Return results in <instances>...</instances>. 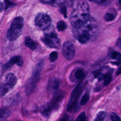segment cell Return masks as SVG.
Here are the masks:
<instances>
[{
    "label": "cell",
    "instance_id": "cell-30",
    "mask_svg": "<svg viewBox=\"0 0 121 121\" xmlns=\"http://www.w3.org/2000/svg\"><path fill=\"white\" fill-rule=\"evenodd\" d=\"M4 2L5 4V9H7L11 5H13V3H12L9 0H4Z\"/></svg>",
    "mask_w": 121,
    "mask_h": 121
},
{
    "label": "cell",
    "instance_id": "cell-31",
    "mask_svg": "<svg viewBox=\"0 0 121 121\" xmlns=\"http://www.w3.org/2000/svg\"><path fill=\"white\" fill-rule=\"evenodd\" d=\"M69 121V116L67 114H65L63 118L60 121Z\"/></svg>",
    "mask_w": 121,
    "mask_h": 121
},
{
    "label": "cell",
    "instance_id": "cell-27",
    "mask_svg": "<svg viewBox=\"0 0 121 121\" xmlns=\"http://www.w3.org/2000/svg\"><path fill=\"white\" fill-rule=\"evenodd\" d=\"M58 58V53L56 52H53L50 54V60L51 61H54Z\"/></svg>",
    "mask_w": 121,
    "mask_h": 121
},
{
    "label": "cell",
    "instance_id": "cell-15",
    "mask_svg": "<svg viewBox=\"0 0 121 121\" xmlns=\"http://www.w3.org/2000/svg\"><path fill=\"white\" fill-rule=\"evenodd\" d=\"M11 114V111L6 108L0 109V121H5Z\"/></svg>",
    "mask_w": 121,
    "mask_h": 121
},
{
    "label": "cell",
    "instance_id": "cell-26",
    "mask_svg": "<svg viewBox=\"0 0 121 121\" xmlns=\"http://www.w3.org/2000/svg\"><path fill=\"white\" fill-rule=\"evenodd\" d=\"M111 57L113 59H115V60H120V59H121V54H120V53H119L118 52H116L115 51H113L111 53Z\"/></svg>",
    "mask_w": 121,
    "mask_h": 121
},
{
    "label": "cell",
    "instance_id": "cell-20",
    "mask_svg": "<svg viewBox=\"0 0 121 121\" xmlns=\"http://www.w3.org/2000/svg\"><path fill=\"white\" fill-rule=\"evenodd\" d=\"M104 84L105 86H108L112 79V76L110 73H107L103 76Z\"/></svg>",
    "mask_w": 121,
    "mask_h": 121
},
{
    "label": "cell",
    "instance_id": "cell-18",
    "mask_svg": "<svg viewBox=\"0 0 121 121\" xmlns=\"http://www.w3.org/2000/svg\"><path fill=\"white\" fill-rule=\"evenodd\" d=\"M116 15V12H112L111 10L109 11L107 13H106L105 15L104 18L105 21H111L114 19L115 18Z\"/></svg>",
    "mask_w": 121,
    "mask_h": 121
},
{
    "label": "cell",
    "instance_id": "cell-23",
    "mask_svg": "<svg viewBox=\"0 0 121 121\" xmlns=\"http://www.w3.org/2000/svg\"><path fill=\"white\" fill-rule=\"evenodd\" d=\"M89 96L87 94H85L82 97L80 100V104L81 105H85L89 101Z\"/></svg>",
    "mask_w": 121,
    "mask_h": 121
},
{
    "label": "cell",
    "instance_id": "cell-2",
    "mask_svg": "<svg viewBox=\"0 0 121 121\" xmlns=\"http://www.w3.org/2000/svg\"><path fill=\"white\" fill-rule=\"evenodd\" d=\"M24 26V20L22 17L15 18L7 32V37L8 40L13 41L18 38L23 32Z\"/></svg>",
    "mask_w": 121,
    "mask_h": 121
},
{
    "label": "cell",
    "instance_id": "cell-24",
    "mask_svg": "<svg viewBox=\"0 0 121 121\" xmlns=\"http://www.w3.org/2000/svg\"><path fill=\"white\" fill-rule=\"evenodd\" d=\"M75 121H87L86 116L84 112H82L77 117Z\"/></svg>",
    "mask_w": 121,
    "mask_h": 121
},
{
    "label": "cell",
    "instance_id": "cell-5",
    "mask_svg": "<svg viewBox=\"0 0 121 121\" xmlns=\"http://www.w3.org/2000/svg\"><path fill=\"white\" fill-rule=\"evenodd\" d=\"M82 86L81 83H80L73 90L67 105L66 109L68 112H71L75 110L77 107L78 99L82 92Z\"/></svg>",
    "mask_w": 121,
    "mask_h": 121
},
{
    "label": "cell",
    "instance_id": "cell-11",
    "mask_svg": "<svg viewBox=\"0 0 121 121\" xmlns=\"http://www.w3.org/2000/svg\"><path fill=\"white\" fill-rule=\"evenodd\" d=\"M75 35L78 40L81 43H85L88 41L91 36V34L86 29L80 28L75 29Z\"/></svg>",
    "mask_w": 121,
    "mask_h": 121
},
{
    "label": "cell",
    "instance_id": "cell-29",
    "mask_svg": "<svg viewBox=\"0 0 121 121\" xmlns=\"http://www.w3.org/2000/svg\"><path fill=\"white\" fill-rule=\"evenodd\" d=\"M89 1L95 2L96 3L100 4V5H104L106 4L107 2V0H88Z\"/></svg>",
    "mask_w": 121,
    "mask_h": 121
},
{
    "label": "cell",
    "instance_id": "cell-19",
    "mask_svg": "<svg viewBox=\"0 0 121 121\" xmlns=\"http://www.w3.org/2000/svg\"><path fill=\"white\" fill-rule=\"evenodd\" d=\"M106 116V112L104 111H101L99 112L94 121H104Z\"/></svg>",
    "mask_w": 121,
    "mask_h": 121
},
{
    "label": "cell",
    "instance_id": "cell-16",
    "mask_svg": "<svg viewBox=\"0 0 121 121\" xmlns=\"http://www.w3.org/2000/svg\"><path fill=\"white\" fill-rule=\"evenodd\" d=\"M19 95L17 94H14L7 98L5 100V104H13L19 101Z\"/></svg>",
    "mask_w": 121,
    "mask_h": 121
},
{
    "label": "cell",
    "instance_id": "cell-14",
    "mask_svg": "<svg viewBox=\"0 0 121 121\" xmlns=\"http://www.w3.org/2000/svg\"><path fill=\"white\" fill-rule=\"evenodd\" d=\"M52 109L48 104L43 105L40 109L41 114L44 118H49L52 112Z\"/></svg>",
    "mask_w": 121,
    "mask_h": 121
},
{
    "label": "cell",
    "instance_id": "cell-22",
    "mask_svg": "<svg viewBox=\"0 0 121 121\" xmlns=\"http://www.w3.org/2000/svg\"><path fill=\"white\" fill-rule=\"evenodd\" d=\"M84 76V72L82 69H78L77 70L75 73V78L78 79H81Z\"/></svg>",
    "mask_w": 121,
    "mask_h": 121
},
{
    "label": "cell",
    "instance_id": "cell-1",
    "mask_svg": "<svg viewBox=\"0 0 121 121\" xmlns=\"http://www.w3.org/2000/svg\"><path fill=\"white\" fill-rule=\"evenodd\" d=\"M89 8L87 3L84 0H79L70 16V22L75 29L82 27L89 19Z\"/></svg>",
    "mask_w": 121,
    "mask_h": 121
},
{
    "label": "cell",
    "instance_id": "cell-12",
    "mask_svg": "<svg viewBox=\"0 0 121 121\" xmlns=\"http://www.w3.org/2000/svg\"><path fill=\"white\" fill-rule=\"evenodd\" d=\"M60 84L59 80L55 78H51L49 79L47 89L50 94H54L58 91Z\"/></svg>",
    "mask_w": 121,
    "mask_h": 121
},
{
    "label": "cell",
    "instance_id": "cell-17",
    "mask_svg": "<svg viewBox=\"0 0 121 121\" xmlns=\"http://www.w3.org/2000/svg\"><path fill=\"white\" fill-rule=\"evenodd\" d=\"M25 44L32 50H34L36 48V43L30 37H26L25 40Z\"/></svg>",
    "mask_w": 121,
    "mask_h": 121
},
{
    "label": "cell",
    "instance_id": "cell-35",
    "mask_svg": "<svg viewBox=\"0 0 121 121\" xmlns=\"http://www.w3.org/2000/svg\"><path fill=\"white\" fill-rule=\"evenodd\" d=\"M71 121H72V120H71Z\"/></svg>",
    "mask_w": 121,
    "mask_h": 121
},
{
    "label": "cell",
    "instance_id": "cell-13",
    "mask_svg": "<svg viewBox=\"0 0 121 121\" xmlns=\"http://www.w3.org/2000/svg\"><path fill=\"white\" fill-rule=\"evenodd\" d=\"M23 60L22 57L20 56H15L11 58L10 60L5 65V68L6 69L9 68L11 65L14 64H17V66H20L23 64Z\"/></svg>",
    "mask_w": 121,
    "mask_h": 121
},
{
    "label": "cell",
    "instance_id": "cell-9",
    "mask_svg": "<svg viewBox=\"0 0 121 121\" xmlns=\"http://www.w3.org/2000/svg\"><path fill=\"white\" fill-rule=\"evenodd\" d=\"M65 95V93L63 91H58L53 94V95L48 104L50 106L52 110H57L60 106V103Z\"/></svg>",
    "mask_w": 121,
    "mask_h": 121
},
{
    "label": "cell",
    "instance_id": "cell-6",
    "mask_svg": "<svg viewBox=\"0 0 121 121\" xmlns=\"http://www.w3.org/2000/svg\"><path fill=\"white\" fill-rule=\"evenodd\" d=\"M17 82V78L12 73L7 74L5 82L0 85V98L4 96L15 86Z\"/></svg>",
    "mask_w": 121,
    "mask_h": 121
},
{
    "label": "cell",
    "instance_id": "cell-4",
    "mask_svg": "<svg viewBox=\"0 0 121 121\" xmlns=\"http://www.w3.org/2000/svg\"><path fill=\"white\" fill-rule=\"evenodd\" d=\"M41 69V65H38L34 71L31 77L26 82L25 86V91L27 95H31L35 91L40 78Z\"/></svg>",
    "mask_w": 121,
    "mask_h": 121
},
{
    "label": "cell",
    "instance_id": "cell-3",
    "mask_svg": "<svg viewBox=\"0 0 121 121\" xmlns=\"http://www.w3.org/2000/svg\"><path fill=\"white\" fill-rule=\"evenodd\" d=\"M45 30H46V32L44 34V36L42 38V42L50 48L60 49V40L53 27L50 28L49 27Z\"/></svg>",
    "mask_w": 121,
    "mask_h": 121
},
{
    "label": "cell",
    "instance_id": "cell-8",
    "mask_svg": "<svg viewBox=\"0 0 121 121\" xmlns=\"http://www.w3.org/2000/svg\"><path fill=\"white\" fill-rule=\"evenodd\" d=\"M62 54L63 56L68 60L73 59L75 55V49L73 43L69 41L65 42L62 46Z\"/></svg>",
    "mask_w": 121,
    "mask_h": 121
},
{
    "label": "cell",
    "instance_id": "cell-25",
    "mask_svg": "<svg viewBox=\"0 0 121 121\" xmlns=\"http://www.w3.org/2000/svg\"><path fill=\"white\" fill-rule=\"evenodd\" d=\"M110 117L112 121H121L119 116L114 112H111L110 113Z\"/></svg>",
    "mask_w": 121,
    "mask_h": 121
},
{
    "label": "cell",
    "instance_id": "cell-33",
    "mask_svg": "<svg viewBox=\"0 0 121 121\" xmlns=\"http://www.w3.org/2000/svg\"><path fill=\"white\" fill-rule=\"evenodd\" d=\"M117 45H118L119 47H121V39L120 38H119L117 42Z\"/></svg>",
    "mask_w": 121,
    "mask_h": 121
},
{
    "label": "cell",
    "instance_id": "cell-34",
    "mask_svg": "<svg viewBox=\"0 0 121 121\" xmlns=\"http://www.w3.org/2000/svg\"><path fill=\"white\" fill-rule=\"evenodd\" d=\"M120 73H121V68L120 67V68H119V69H118V70L117 71V72H116V74H117V75H119V74H120Z\"/></svg>",
    "mask_w": 121,
    "mask_h": 121
},
{
    "label": "cell",
    "instance_id": "cell-32",
    "mask_svg": "<svg viewBox=\"0 0 121 121\" xmlns=\"http://www.w3.org/2000/svg\"><path fill=\"white\" fill-rule=\"evenodd\" d=\"M4 9V5L3 3L0 1V11H2Z\"/></svg>",
    "mask_w": 121,
    "mask_h": 121
},
{
    "label": "cell",
    "instance_id": "cell-7",
    "mask_svg": "<svg viewBox=\"0 0 121 121\" xmlns=\"http://www.w3.org/2000/svg\"><path fill=\"white\" fill-rule=\"evenodd\" d=\"M35 25L42 30H45L49 28L51 24L52 20L46 13H39L35 18Z\"/></svg>",
    "mask_w": 121,
    "mask_h": 121
},
{
    "label": "cell",
    "instance_id": "cell-28",
    "mask_svg": "<svg viewBox=\"0 0 121 121\" xmlns=\"http://www.w3.org/2000/svg\"><path fill=\"white\" fill-rule=\"evenodd\" d=\"M60 12L63 15L64 17L65 18L67 17V8L65 6H62L60 7Z\"/></svg>",
    "mask_w": 121,
    "mask_h": 121
},
{
    "label": "cell",
    "instance_id": "cell-10",
    "mask_svg": "<svg viewBox=\"0 0 121 121\" xmlns=\"http://www.w3.org/2000/svg\"><path fill=\"white\" fill-rule=\"evenodd\" d=\"M41 2L56 7L72 6L75 0H39Z\"/></svg>",
    "mask_w": 121,
    "mask_h": 121
},
{
    "label": "cell",
    "instance_id": "cell-21",
    "mask_svg": "<svg viewBox=\"0 0 121 121\" xmlns=\"http://www.w3.org/2000/svg\"><path fill=\"white\" fill-rule=\"evenodd\" d=\"M67 24L63 21H59L57 24V28L59 31H63L67 28Z\"/></svg>",
    "mask_w": 121,
    "mask_h": 121
}]
</instances>
